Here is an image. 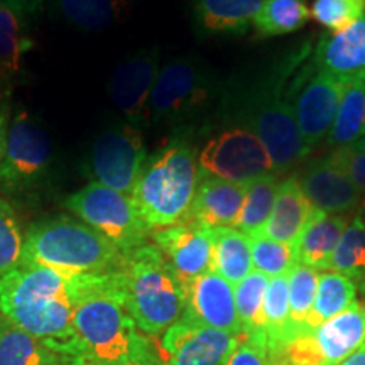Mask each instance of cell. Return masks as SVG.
<instances>
[{
  "label": "cell",
  "mask_w": 365,
  "mask_h": 365,
  "mask_svg": "<svg viewBox=\"0 0 365 365\" xmlns=\"http://www.w3.org/2000/svg\"><path fill=\"white\" fill-rule=\"evenodd\" d=\"M252 250V266L267 277L287 276L298 264L296 247L291 244L272 240L262 234L249 235Z\"/></svg>",
  "instance_id": "obj_35"
},
{
  "label": "cell",
  "mask_w": 365,
  "mask_h": 365,
  "mask_svg": "<svg viewBox=\"0 0 365 365\" xmlns=\"http://www.w3.org/2000/svg\"><path fill=\"white\" fill-rule=\"evenodd\" d=\"M154 245L171 264L182 287L212 267V228L185 220L153 232Z\"/></svg>",
  "instance_id": "obj_16"
},
{
  "label": "cell",
  "mask_w": 365,
  "mask_h": 365,
  "mask_svg": "<svg viewBox=\"0 0 365 365\" xmlns=\"http://www.w3.org/2000/svg\"><path fill=\"white\" fill-rule=\"evenodd\" d=\"M266 0H193L195 22L207 34H244Z\"/></svg>",
  "instance_id": "obj_22"
},
{
  "label": "cell",
  "mask_w": 365,
  "mask_h": 365,
  "mask_svg": "<svg viewBox=\"0 0 365 365\" xmlns=\"http://www.w3.org/2000/svg\"><path fill=\"white\" fill-rule=\"evenodd\" d=\"M345 86L327 73L317 70L313 75L301 78L299 88L291 93L289 103L296 124L309 150L330 134Z\"/></svg>",
  "instance_id": "obj_12"
},
{
  "label": "cell",
  "mask_w": 365,
  "mask_h": 365,
  "mask_svg": "<svg viewBox=\"0 0 365 365\" xmlns=\"http://www.w3.org/2000/svg\"><path fill=\"white\" fill-rule=\"evenodd\" d=\"M340 365H365V341L354 354H350Z\"/></svg>",
  "instance_id": "obj_42"
},
{
  "label": "cell",
  "mask_w": 365,
  "mask_h": 365,
  "mask_svg": "<svg viewBox=\"0 0 365 365\" xmlns=\"http://www.w3.org/2000/svg\"><path fill=\"white\" fill-rule=\"evenodd\" d=\"M212 91V80L200 63L175 59L159 70L150 95V120L159 124L188 120L207 107Z\"/></svg>",
  "instance_id": "obj_9"
},
{
  "label": "cell",
  "mask_w": 365,
  "mask_h": 365,
  "mask_svg": "<svg viewBox=\"0 0 365 365\" xmlns=\"http://www.w3.org/2000/svg\"><path fill=\"white\" fill-rule=\"evenodd\" d=\"M0 365H70L56 350L0 317Z\"/></svg>",
  "instance_id": "obj_25"
},
{
  "label": "cell",
  "mask_w": 365,
  "mask_h": 365,
  "mask_svg": "<svg viewBox=\"0 0 365 365\" xmlns=\"http://www.w3.org/2000/svg\"><path fill=\"white\" fill-rule=\"evenodd\" d=\"M33 46L26 14L11 0H0V76L19 75Z\"/></svg>",
  "instance_id": "obj_23"
},
{
  "label": "cell",
  "mask_w": 365,
  "mask_h": 365,
  "mask_svg": "<svg viewBox=\"0 0 365 365\" xmlns=\"http://www.w3.org/2000/svg\"><path fill=\"white\" fill-rule=\"evenodd\" d=\"M181 322L242 336L234 284L213 271L196 277L185 286V309Z\"/></svg>",
  "instance_id": "obj_15"
},
{
  "label": "cell",
  "mask_w": 365,
  "mask_h": 365,
  "mask_svg": "<svg viewBox=\"0 0 365 365\" xmlns=\"http://www.w3.org/2000/svg\"><path fill=\"white\" fill-rule=\"evenodd\" d=\"M24 239L16 210L7 200L0 198V277L22 262Z\"/></svg>",
  "instance_id": "obj_36"
},
{
  "label": "cell",
  "mask_w": 365,
  "mask_h": 365,
  "mask_svg": "<svg viewBox=\"0 0 365 365\" xmlns=\"http://www.w3.org/2000/svg\"><path fill=\"white\" fill-rule=\"evenodd\" d=\"M120 272L125 308L140 331L159 335L180 322L185 287L158 245L145 244L124 254Z\"/></svg>",
  "instance_id": "obj_5"
},
{
  "label": "cell",
  "mask_w": 365,
  "mask_h": 365,
  "mask_svg": "<svg viewBox=\"0 0 365 365\" xmlns=\"http://www.w3.org/2000/svg\"><path fill=\"white\" fill-rule=\"evenodd\" d=\"M65 207L110 240L122 254L143 247L153 234L139 217L129 195L100 182L90 181L85 188L68 196Z\"/></svg>",
  "instance_id": "obj_7"
},
{
  "label": "cell",
  "mask_w": 365,
  "mask_h": 365,
  "mask_svg": "<svg viewBox=\"0 0 365 365\" xmlns=\"http://www.w3.org/2000/svg\"><path fill=\"white\" fill-rule=\"evenodd\" d=\"M330 269L349 277L365 294V220L360 215L341 234Z\"/></svg>",
  "instance_id": "obj_31"
},
{
  "label": "cell",
  "mask_w": 365,
  "mask_h": 365,
  "mask_svg": "<svg viewBox=\"0 0 365 365\" xmlns=\"http://www.w3.org/2000/svg\"><path fill=\"white\" fill-rule=\"evenodd\" d=\"M198 185V156L186 143H173L154 154L137 180L130 200L150 230L185 220Z\"/></svg>",
  "instance_id": "obj_4"
},
{
  "label": "cell",
  "mask_w": 365,
  "mask_h": 365,
  "mask_svg": "<svg viewBox=\"0 0 365 365\" xmlns=\"http://www.w3.org/2000/svg\"><path fill=\"white\" fill-rule=\"evenodd\" d=\"M359 215L365 220V191L362 193V198H360V203H359Z\"/></svg>",
  "instance_id": "obj_44"
},
{
  "label": "cell",
  "mask_w": 365,
  "mask_h": 365,
  "mask_svg": "<svg viewBox=\"0 0 365 365\" xmlns=\"http://www.w3.org/2000/svg\"><path fill=\"white\" fill-rule=\"evenodd\" d=\"M314 66L344 85L365 80V14L346 29L319 39Z\"/></svg>",
  "instance_id": "obj_17"
},
{
  "label": "cell",
  "mask_w": 365,
  "mask_h": 365,
  "mask_svg": "<svg viewBox=\"0 0 365 365\" xmlns=\"http://www.w3.org/2000/svg\"><path fill=\"white\" fill-rule=\"evenodd\" d=\"M54 11L76 29L97 33L115 24L125 12V0H51Z\"/></svg>",
  "instance_id": "obj_28"
},
{
  "label": "cell",
  "mask_w": 365,
  "mask_h": 365,
  "mask_svg": "<svg viewBox=\"0 0 365 365\" xmlns=\"http://www.w3.org/2000/svg\"><path fill=\"white\" fill-rule=\"evenodd\" d=\"M365 130V80L345 86L339 112L333 122L328 145L331 149L359 143Z\"/></svg>",
  "instance_id": "obj_29"
},
{
  "label": "cell",
  "mask_w": 365,
  "mask_h": 365,
  "mask_svg": "<svg viewBox=\"0 0 365 365\" xmlns=\"http://www.w3.org/2000/svg\"><path fill=\"white\" fill-rule=\"evenodd\" d=\"M357 301V286L344 274L335 271H323L318 274L317 296H314L313 309L309 313L304 333L317 330L328 319L345 312Z\"/></svg>",
  "instance_id": "obj_26"
},
{
  "label": "cell",
  "mask_w": 365,
  "mask_h": 365,
  "mask_svg": "<svg viewBox=\"0 0 365 365\" xmlns=\"http://www.w3.org/2000/svg\"><path fill=\"white\" fill-rule=\"evenodd\" d=\"M279 181L276 175H267L250 181L247 186L244 205H242L239 220L235 223L237 230L247 235L261 234L269 217H271Z\"/></svg>",
  "instance_id": "obj_32"
},
{
  "label": "cell",
  "mask_w": 365,
  "mask_h": 365,
  "mask_svg": "<svg viewBox=\"0 0 365 365\" xmlns=\"http://www.w3.org/2000/svg\"><path fill=\"white\" fill-rule=\"evenodd\" d=\"M269 277L252 271L245 279L235 284V307L242 327V336L257 341L267 349L266 327H264V298Z\"/></svg>",
  "instance_id": "obj_27"
},
{
  "label": "cell",
  "mask_w": 365,
  "mask_h": 365,
  "mask_svg": "<svg viewBox=\"0 0 365 365\" xmlns=\"http://www.w3.org/2000/svg\"><path fill=\"white\" fill-rule=\"evenodd\" d=\"M148 153L140 129L129 122L103 130L90 150L88 173L95 182L129 195L143 173Z\"/></svg>",
  "instance_id": "obj_11"
},
{
  "label": "cell",
  "mask_w": 365,
  "mask_h": 365,
  "mask_svg": "<svg viewBox=\"0 0 365 365\" xmlns=\"http://www.w3.org/2000/svg\"><path fill=\"white\" fill-rule=\"evenodd\" d=\"M11 2L14 6L19 7L26 16H33V14H36L43 7L44 0H11Z\"/></svg>",
  "instance_id": "obj_41"
},
{
  "label": "cell",
  "mask_w": 365,
  "mask_h": 365,
  "mask_svg": "<svg viewBox=\"0 0 365 365\" xmlns=\"http://www.w3.org/2000/svg\"><path fill=\"white\" fill-rule=\"evenodd\" d=\"M73 274L21 262L0 277V317L76 365Z\"/></svg>",
  "instance_id": "obj_2"
},
{
  "label": "cell",
  "mask_w": 365,
  "mask_h": 365,
  "mask_svg": "<svg viewBox=\"0 0 365 365\" xmlns=\"http://www.w3.org/2000/svg\"><path fill=\"white\" fill-rule=\"evenodd\" d=\"M242 336L176 322L164 331L158 346L163 365H223L234 354Z\"/></svg>",
  "instance_id": "obj_13"
},
{
  "label": "cell",
  "mask_w": 365,
  "mask_h": 365,
  "mask_svg": "<svg viewBox=\"0 0 365 365\" xmlns=\"http://www.w3.org/2000/svg\"><path fill=\"white\" fill-rule=\"evenodd\" d=\"M365 14V0H314L312 16L331 33H340Z\"/></svg>",
  "instance_id": "obj_37"
},
{
  "label": "cell",
  "mask_w": 365,
  "mask_h": 365,
  "mask_svg": "<svg viewBox=\"0 0 365 365\" xmlns=\"http://www.w3.org/2000/svg\"><path fill=\"white\" fill-rule=\"evenodd\" d=\"M349 225L345 215L325 213L314 210L308 218L307 225L296 240V255L298 264L318 271H328L331 267V259L344 230Z\"/></svg>",
  "instance_id": "obj_20"
},
{
  "label": "cell",
  "mask_w": 365,
  "mask_h": 365,
  "mask_svg": "<svg viewBox=\"0 0 365 365\" xmlns=\"http://www.w3.org/2000/svg\"><path fill=\"white\" fill-rule=\"evenodd\" d=\"M328 161L335 164L339 170L345 173L352 180L357 188L365 191V149L359 144L346 145V148L333 149V153L327 158Z\"/></svg>",
  "instance_id": "obj_38"
},
{
  "label": "cell",
  "mask_w": 365,
  "mask_h": 365,
  "mask_svg": "<svg viewBox=\"0 0 365 365\" xmlns=\"http://www.w3.org/2000/svg\"><path fill=\"white\" fill-rule=\"evenodd\" d=\"M355 144H359L360 148H364V149H365V130H364L362 137H360V140H359V143H355Z\"/></svg>",
  "instance_id": "obj_45"
},
{
  "label": "cell",
  "mask_w": 365,
  "mask_h": 365,
  "mask_svg": "<svg viewBox=\"0 0 365 365\" xmlns=\"http://www.w3.org/2000/svg\"><path fill=\"white\" fill-rule=\"evenodd\" d=\"M298 181L312 207L325 213L344 215L359 207L362 198L352 180L327 158L309 164Z\"/></svg>",
  "instance_id": "obj_19"
},
{
  "label": "cell",
  "mask_w": 365,
  "mask_h": 365,
  "mask_svg": "<svg viewBox=\"0 0 365 365\" xmlns=\"http://www.w3.org/2000/svg\"><path fill=\"white\" fill-rule=\"evenodd\" d=\"M76 365H125L156 354L127 312L120 269L73 274Z\"/></svg>",
  "instance_id": "obj_1"
},
{
  "label": "cell",
  "mask_w": 365,
  "mask_h": 365,
  "mask_svg": "<svg viewBox=\"0 0 365 365\" xmlns=\"http://www.w3.org/2000/svg\"><path fill=\"white\" fill-rule=\"evenodd\" d=\"M312 11L304 0H266L252 22L255 33L264 38L294 33L307 26Z\"/></svg>",
  "instance_id": "obj_30"
},
{
  "label": "cell",
  "mask_w": 365,
  "mask_h": 365,
  "mask_svg": "<svg viewBox=\"0 0 365 365\" xmlns=\"http://www.w3.org/2000/svg\"><path fill=\"white\" fill-rule=\"evenodd\" d=\"M364 314H365V307H364Z\"/></svg>",
  "instance_id": "obj_46"
},
{
  "label": "cell",
  "mask_w": 365,
  "mask_h": 365,
  "mask_svg": "<svg viewBox=\"0 0 365 365\" xmlns=\"http://www.w3.org/2000/svg\"><path fill=\"white\" fill-rule=\"evenodd\" d=\"M244 122L261 139L272 159L274 171L293 170L312 150L304 144L289 100L281 97L272 81L259 86L245 102Z\"/></svg>",
  "instance_id": "obj_6"
},
{
  "label": "cell",
  "mask_w": 365,
  "mask_h": 365,
  "mask_svg": "<svg viewBox=\"0 0 365 365\" xmlns=\"http://www.w3.org/2000/svg\"><path fill=\"white\" fill-rule=\"evenodd\" d=\"M289 322V282L287 276L269 279L264 298V327H266L267 352L287 341Z\"/></svg>",
  "instance_id": "obj_34"
},
{
  "label": "cell",
  "mask_w": 365,
  "mask_h": 365,
  "mask_svg": "<svg viewBox=\"0 0 365 365\" xmlns=\"http://www.w3.org/2000/svg\"><path fill=\"white\" fill-rule=\"evenodd\" d=\"M22 262L63 274H105L122 267L124 254L85 222L56 217L29 228Z\"/></svg>",
  "instance_id": "obj_3"
},
{
  "label": "cell",
  "mask_w": 365,
  "mask_h": 365,
  "mask_svg": "<svg viewBox=\"0 0 365 365\" xmlns=\"http://www.w3.org/2000/svg\"><path fill=\"white\" fill-rule=\"evenodd\" d=\"M9 124H11V117H9V105L6 100L2 98V95H0V163H2L4 150H6Z\"/></svg>",
  "instance_id": "obj_40"
},
{
  "label": "cell",
  "mask_w": 365,
  "mask_h": 365,
  "mask_svg": "<svg viewBox=\"0 0 365 365\" xmlns=\"http://www.w3.org/2000/svg\"><path fill=\"white\" fill-rule=\"evenodd\" d=\"M274 164L257 135L247 127L218 132L198 154V175L250 182L272 175Z\"/></svg>",
  "instance_id": "obj_10"
},
{
  "label": "cell",
  "mask_w": 365,
  "mask_h": 365,
  "mask_svg": "<svg viewBox=\"0 0 365 365\" xmlns=\"http://www.w3.org/2000/svg\"><path fill=\"white\" fill-rule=\"evenodd\" d=\"M289 282V322H287V341L304 333L309 313L317 296L318 272L314 269L296 264L287 274Z\"/></svg>",
  "instance_id": "obj_33"
},
{
  "label": "cell",
  "mask_w": 365,
  "mask_h": 365,
  "mask_svg": "<svg viewBox=\"0 0 365 365\" xmlns=\"http://www.w3.org/2000/svg\"><path fill=\"white\" fill-rule=\"evenodd\" d=\"M212 267L230 284H239L252 272V250L250 237L234 227L212 228Z\"/></svg>",
  "instance_id": "obj_24"
},
{
  "label": "cell",
  "mask_w": 365,
  "mask_h": 365,
  "mask_svg": "<svg viewBox=\"0 0 365 365\" xmlns=\"http://www.w3.org/2000/svg\"><path fill=\"white\" fill-rule=\"evenodd\" d=\"M159 70L158 51H143L124 59L112 75V103L124 120L137 129L150 122V95Z\"/></svg>",
  "instance_id": "obj_14"
},
{
  "label": "cell",
  "mask_w": 365,
  "mask_h": 365,
  "mask_svg": "<svg viewBox=\"0 0 365 365\" xmlns=\"http://www.w3.org/2000/svg\"><path fill=\"white\" fill-rule=\"evenodd\" d=\"M125 365H163V362L159 360L158 354H153V355H149V357L140 359V360H134V362H129Z\"/></svg>",
  "instance_id": "obj_43"
},
{
  "label": "cell",
  "mask_w": 365,
  "mask_h": 365,
  "mask_svg": "<svg viewBox=\"0 0 365 365\" xmlns=\"http://www.w3.org/2000/svg\"><path fill=\"white\" fill-rule=\"evenodd\" d=\"M312 213L313 207L301 190L298 178H286L279 182L271 217L261 234L282 244L294 245Z\"/></svg>",
  "instance_id": "obj_21"
},
{
  "label": "cell",
  "mask_w": 365,
  "mask_h": 365,
  "mask_svg": "<svg viewBox=\"0 0 365 365\" xmlns=\"http://www.w3.org/2000/svg\"><path fill=\"white\" fill-rule=\"evenodd\" d=\"M51 164L53 143L48 130L27 110H17L11 117L0 163V188L7 193L38 190L48 180Z\"/></svg>",
  "instance_id": "obj_8"
},
{
  "label": "cell",
  "mask_w": 365,
  "mask_h": 365,
  "mask_svg": "<svg viewBox=\"0 0 365 365\" xmlns=\"http://www.w3.org/2000/svg\"><path fill=\"white\" fill-rule=\"evenodd\" d=\"M249 182L198 175L196 193L186 218L205 228L234 227L239 220Z\"/></svg>",
  "instance_id": "obj_18"
},
{
  "label": "cell",
  "mask_w": 365,
  "mask_h": 365,
  "mask_svg": "<svg viewBox=\"0 0 365 365\" xmlns=\"http://www.w3.org/2000/svg\"><path fill=\"white\" fill-rule=\"evenodd\" d=\"M223 365H269L267 349L257 341L242 336L234 354Z\"/></svg>",
  "instance_id": "obj_39"
}]
</instances>
